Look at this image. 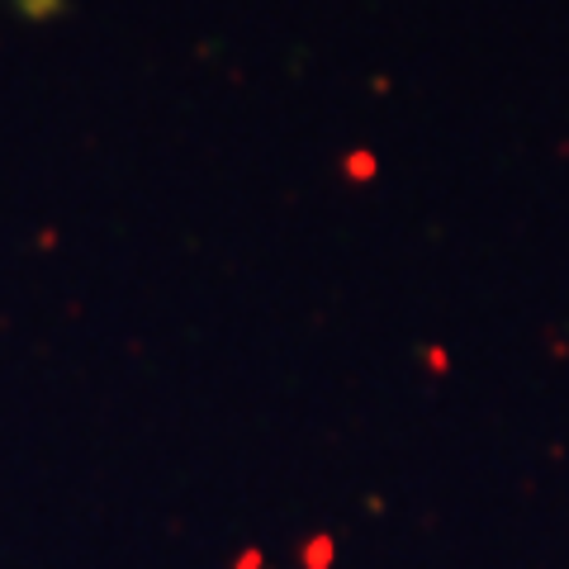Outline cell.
I'll list each match as a JSON object with an SVG mask.
<instances>
[{
  "label": "cell",
  "mask_w": 569,
  "mask_h": 569,
  "mask_svg": "<svg viewBox=\"0 0 569 569\" xmlns=\"http://www.w3.org/2000/svg\"><path fill=\"white\" fill-rule=\"evenodd\" d=\"M14 10L24 14V20H53V14L67 10V0H10Z\"/></svg>",
  "instance_id": "obj_1"
},
{
  "label": "cell",
  "mask_w": 569,
  "mask_h": 569,
  "mask_svg": "<svg viewBox=\"0 0 569 569\" xmlns=\"http://www.w3.org/2000/svg\"><path fill=\"white\" fill-rule=\"evenodd\" d=\"M327 560H333V542H327V536H319V542L309 546V569H327Z\"/></svg>",
  "instance_id": "obj_2"
},
{
  "label": "cell",
  "mask_w": 569,
  "mask_h": 569,
  "mask_svg": "<svg viewBox=\"0 0 569 569\" xmlns=\"http://www.w3.org/2000/svg\"><path fill=\"white\" fill-rule=\"evenodd\" d=\"M257 565H261V556H257V550H247V560L237 565V569H257Z\"/></svg>",
  "instance_id": "obj_3"
}]
</instances>
